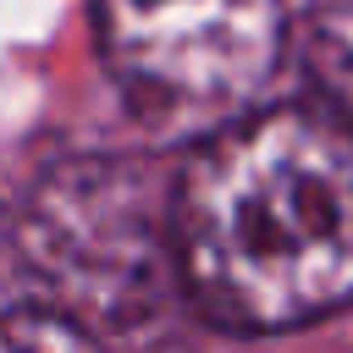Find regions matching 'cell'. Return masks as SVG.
I'll return each instance as SVG.
<instances>
[{"mask_svg":"<svg viewBox=\"0 0 353 353\" xmlns=\"http://www.w3.org/2000/svg\"><path fill=\"white\" fill-rule=\"evenodd\" d=\"M309 72H314L320 105H331L353 127V0L309 6Z\"/></svg>","mask_w":353,"mask_h":353,"instance_id":"cell-4","label":"cell"},{"mask_svg":"<svg viewBox=\"0 0 353 353\" xmlns=\"http://www.w3.org/2000/svg\"><path fill=\"white\" fill-rule=\"evenodd\" d=\"M165 215L188 298L226 331H287L353 303V127L320 99L204 132Z\"/></svg>","mask_w":353,"mask_h":353,"instance_id":"cell-1","label":"cell"},{"mask_svg":"<svg viewBox=\"0 0 353 353\" xmlns=\"http://www.w3.org/2000/svg\"><path fill=\"white\" fill-rule=\"evenodd\" d=\"M0 353H105V342L61 309L22 303L0 314Z\"/></svg>","mask_w":353,"mask_h":353,"instance_id":"cell-5","label":"cell"},{"mask_svg":"<svg viewBox=\"0 0 353 353\" xmlns=\"http://www.w3.org/2000/svg\"><path fill=\"white\" fill-rule=\"evenodd\" d=\"M116 88L160 132H215L259 99L287 44L281 0H99Z\"/></svg>","mask_w":353,"mask_h":353,"instance_id":"cell-3","label":"cell"},{"mask_svg":"<svg viewBox=\"0 0 353 353\" xmlns=\"http://www.w3.org/2000/svg\"><path fill=\"white\" fill-rule=\"evenodd\" d=\"M22 270L44 287V309L105 325L143 320L171 265V221L160 226L149 171L116 154H72L50 165L17 210Z\"/></svg>","mask_w":353,"mask_h":353,"instance_id":"cell-2","label":"cell"}]
</instances>
